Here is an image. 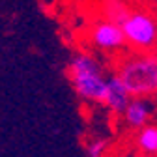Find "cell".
I'll return each mask as SVG.
<instances>
[{
    "instance_id": "cell-1",
    "label": "cell",
    "mask_w": 157,
    "mask_h": 157,
    "mask_svg": "<svg viewBox=\"0 0 157 157\" xmlns=\"http://www.w3.org/2000/svg\"><path fill=\"white\" fill-rule=\"evenodd\" d=\"M112 73L133 97L157 95V51H125L112 62Z\"/></svg>"
},
{
    "instance_id": "cell-2",
    "label": "cell",
    "mask_w": 157,
    "mask_h": 157,
    "mask_svg": "<svg viewBox=\"0 0 157 157\" xmlns=\"http://www.w3.org/2000/svg\"><path fill=\"white\" fill-rule=\"evenodd\" d=\"M107 67L90 51H77L67 62V78L78 95L88 105H103V97L109 82Z\"/></svg>"
},
{
    "instance_id": "cell-3",
    "label": "cell",
    "mask_w": 157,
    "mask_h": 157,
    "mask_svg": "<svg viewBox=\"0 0 157 157\" xmlns=\"http://www.w3.org/2000/svg\"><path fill=\"white\" fill-rule=\"evenodd\" d=\"M122 28L129 51H157V17L146 8H133Z\"/></svg>"
},
{
    "instance_id": "cell-4",
    "label": "cell",
    "mask_w": 157,
    "mask_h": 157,
    "mask_svg": "<svg viewBox=\"0 0 157 157\" xmlns=\"http://www.w3.org/2000/svg\"><path fill=\"white\" fill-rule=\"evenodd\" d=\"M86 41L94 51L101 52L105 56H112V58H118L127 49V41H125V34H124L122 25L109 21V19H105L101 15L95 17L88 25Z\"/></svg>"
},
{
    "instance_id": "cell-5",
    "label": "cell",
    "mask_w": 157,
    "mask_h": 157,
    "mask_svg": "<svg viewBox=\"0 0 157 157\" xmlns=\"http://www.w3.org/2000/svg\"><path fill=\"white\" fill-rule=\"evenodd\" d=\"M153 101H155L153 97H133L124 114L120 116L124 127L127 131L136 133L148 124H151L155 116V105H157Z\"/></svg>"
},
{
    "instance_id": "cell-6",
    "label": "cell",
    "mask_w": 157,
    "mask_h": 157,
    "mask_svg": "<svg viewBox=\"0 0 157 157\" xmlns=\"http://www.w3.org/2000/svg\"><path fill=\"white\" fill-rule=\"evenodd\" d=\"M131 99H133V95L129 94L125 84L114 73H110L109 82H107V90H105V97H103V107L112 116H122Z\"/></svg>"
},
{
    "instance_id": "cell-7",
    "label": "cell",
    "mask_w": 157,
    "mask_h": 157,
    "mask_svg": "<svg viewBox=\"0 0 157 157\" xmlns=\"http://www.w3.org/2000/svg\"><path fill=\"white\" fill-rule=\"evenodd\" d=\"M135 150L140 157H157V122L135 133Z\"/></svg>"
},
{
    "instance_id": "cell-8",
    "label": "cell",
    "mask_w": 157,
    "mask_h": 157,
    "mask_svg": "<svg viewBox=\"0 0 157 157\" xmlns=\"http://www.w3.org/2000/svg\"><path fill=\"white\" fill-rule=\"evenodd\" d=\"M133 8L135 6L131 4V0H99V15L118 25H122L129 17Z\"/></svg>"
},
{
    "instance_id": "cell-9",
    "label": "cell",
    "mask_w": 157,
    "mask_h": 157,
    "mask_svg": "<svg viewBox=\"0 0 157 157\" xmlns=\"http://www.w3.org/2000/svg\"><path fill=\"white\" fill-rule=\"evenodd\" d=\"M86 157H109V140L105 136H94L84 146Z\"/></svg>"
},
{
    "instance_id": "cell-10",
    "label": "cell",
    "mask_w": 157,
    "mask_h": 157,
    "mask_svg": "<svg viewBox=\"0 0 157 157\" xmlns=\"http://www.w3.org/2000/svg\"><path fill=\"white\" fill-rule=\"evenodd\" d=\"M153 99H155V103H157V95H155V97H153Z\"/></svg>"
}]
</instances>
